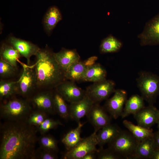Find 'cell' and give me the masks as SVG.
I'll use <instances>...</instances> for the list:
<instances>
[{"instance_id": "7c38bea8", "label": "cell", "mask_w": 159, "mask_h": 159, "mask_svg": "<svg viewBox=\"0 0 159 159\" xmlns=\"http://www.w3.org/2000/svg\"><path fill=\"white\" fill-rule=\"evenodd\" d=\"M7 42L16 49L21 57L26 59L28 65L30 63L31 57L35 56L40 49L36 44L14 36L9 37Z\"/></svg>"}, {"instance_id": "30bf717a", "label": "cell", "mask_w": 159, "mask_h": 159, "mask_svg": "<svg viewBox=\"0 0 159 159\" xmlns=\"http://www.w3.org/2000/svg\"><path fill=\"white\" fill-rule=\"evenodd\" d=\"M113 96L107 99L104 108L112 117L117 119L121 116L127 100V92L122 89L115 90Z\"/></svg>"}, {"instance_id": "8fae6325", "label": "cell", "mask_w": 159, "mask_h": 159, "mask_svg": "<svg viewBox=\"0 0 159 159\" xmlns=\"http://www.w3.org/2000/svg\"><path fill=\"white\" fill-rule=\"evenodd\" d=\"M89 122L97 133L105 126L111 123V117L99 103H95L86 115Z\"/></svg>"}, {"instance_id": "3957f363", "label": "cell", "mask_w": 159, "mask_h": 159, "mask_svg": "<svg viewBox=\"0 0 159 159\" xmlns=\"http://www.w3.org/2000/svg\"><path fill=\"white\" fill-rule=\"evenodd\" d=\"M139 141L130 132L122 130L110 143L109 148L121 158L134 159Z\"/></svg>"}, {"instance_id": "4fadbf2b", "label": "cell", "mask_w": 159, "mask_h": 159, "mask_svg": "<svg viewBox=\"0 0 159 159\" xmlns=\"http://www.w3.org/2000/svg\"><path fill=\"white\" fill-rule=\"evenodd\" d=\"M23 71L19 79L17 82V93L27 96L36 86V79L33 68L22 64Z\"/></svg>"}, {"instance_id": "ffe728a7", "label": "cell", "mask_w": 159, "mask_h": 159, "mask_svg": "<svg viewBox=\"0 0 159 159\" xmlns=\"http://www.w3.org/2000/svg\"><path fill=\"white\" fill-rule=\"evenodd\" d=\"M62 18V14L56 6L50 7L47 11L44 18L43 25L47 33L49 34Z\"/></svg>"}, {"instance_id": "484cf974", "label": "cell", "mask_w": 159, "mask_h": 159, "mask_svg": "<svg viewBox=\"0 0 159 159\" xmlns=\"http://www.w3.org/2000/svg\"><path fill=\"white\" fill-rule=\"evenodd\" d=\"M87 67L80 60L75 62L65 72L66 79L73 82L82 80Z\"/></svg>"}, {"instance_id": "7a4b0ae2", "label": "cell", "mask_w": 159, "mask_h": 159, "mask_svg": "<svg viewBox=\"0 0 159 159\" xmlns=\"http://www.w3.org/2000/svg\"><path fill=\"white\" fill-rule=\"evenodd\" d=\"M33 68L38 88L56 87L66 79L65 72L60 67L54 53L48 47L40 49L35 55Z\"/></svg>"}, {"instance_id": "e575fe53", "label": "cell", "mask_w": 159, "mask_h": 159, "mask_svg": "<svg viewBox=\"0 0 159 159\" xmlns=\"http://www.w3.org/2000/svg\"><path fill=\"white\" fill-rule=\"evenodd\" d=\"M56 153L41 148L40 150H36L34 159H56L58 157Z\"/></svg>"}, {"instance_id": "74e56055", "label": "cell", "mask_w": 159, "mask_h": 159, "mask_svg": "<svg viewBox=\"0 0 159 159\" xmlns=\"http://www.w3.org/2000/svg\"><path fill=\"white\" fill-rule=\"evenodd\" d=\"M96 57L94 56L88 58L84 62L85 64L87 67L91 66L94 64L95 61L97 59Z\"/></svg>"}, {"instance_id": "4316f807", "label": "cell", "mask_w": 159, "mask_h": 159, "mask_svg": "<svg viewBox=\"0 0 159 159\" xmlns=\"http://www.w3.org/2000/svg\"><path fill=\"white\" fill-rule=\"evenodd\" d=\"M122 46V42L116 38L110 35L103 39L100 46L101 53H113L119 51Z\"/></svg>"}, {"instance_id": "8d00e7d4", "label": "cell", "mask_w": 159, "mask_h": 159, "mask_svg": "<svg viewBox=\"0 0 159 159\" xmlns=\"http://www.w3.org/2000/svg\"><path fill=\"white\" fill-rule=\"evenodd\" d=\"M153 138L156 149L159 148V130L154 132Z\"/></svg>"}, {"instance_id": "ba28073f", "label": "cell", "mask_w": 159, "mask_h": 159, "mask_svg": "<svg viewBox=\"0 0 159 159\" xmlns=\"http://www.w3.org/2000/svg\"><path fill=\"white\" fill-rule=\"evenodd\" d=\"M138 37L142 46L159 44V13L147 22Z\"/></svg>"}, {"instance_id": "2e32d148", "label": "cell", "mask_w": 159, "mask_h": 159, "mask_svg": "<svg viewBox=\"0 0 159 159\" xmlns=\"http://www.w3.org/2000/svg\"><path fill=\"white\" fill-rule=\"evenodd\" d=\"M32 102L37 110L52 114L56 112L53 93L51 92H43L37 94L33 97Z\"/></svg>"}, {"instance_id": "f546056e", "label": "cell", "mask_w": 159, "mask_h": 159, "mask_svg": "<svg viewBox=\"0 0 159 159\" xmlns=\"http://www.w3.org/2000/svg\"><path fill=\"white\" fill-rule=\"evenodd\" d=\"M39 141L41 148L55 153L58 151L57 142L52 136L44 135L42 136L39 138Z\"/></svg>"}, {"instance_id": "8992f818", "label": "cell", "mask_w": 159, "mask_h": 159, "mask_svg": "<svg viewBox=\"0 0 159 159\" xmlns=\"http://www.w3.org/2000/svg\"><path fill=\"white\" fill-rule=\"evenodd\" d=\"M115 87L114 82L106 79L94 83L88 86L86 90V94L94 103H99L107 99L110 95L114 92Z\"/></svg>"}, {"instance_id": "44dd1931", "label": "cell", "mask_w": 159, "mask_h": 159, "mask_svg": "<svg viewBox=\"0 0 159 159\" xmlns=\"http://www.w3.org/2000/svg\"><path fill=\"white\" fill-rule=\"evenodd\" d=\"M155 149L153 137L147 138L139 143L134 159H151Z\"/></svg>"}, {"instance_id": "e0dca14e", "label": "cell", "mask_w": 159, "mask_h": 159, "mask_svg": "<svg viewBox=\"0 0 159 159\" xmlns=\"http://www.w3.org/2000/svg\"><path fill=\"white\" fill-rule=\"evenodd\" d=\"M55 58L59 66L65 72L73 64L80 60V57L75 49L62 48L59 51L54 53Z\"/></svg>"}, {"instance_id": "6da1fadb", "label": "cell", "mask_w": 159, "mask_h": 159, "mask_svg": "<svg viewBox=\"0 0 159 159\" xmlns=\"http://www.w3.org/2000/svg\"><path fill=\"white\" fill-rule=\"evenodd\" d=\"M0 159H34L37 130L26 120L8 121L1 127Z\"/></svg>"}, {"instance_id": "603a6c76", "label": "cell", "mask_w": 159, "mask_h": 159, "mask_svg": "<svg viewBox=\"0 0 159 159\" xmlns=\"http://www.w3.org/2000/svg\"><path fill=\"white\" fill-rule=\"evenodd\" d=\"M77 124V126L75 128L69 131L62 139L61 141L67 151L75 147L82 138H81L80 133L84 123H82L80 121Z\"/></svg>"}, {"instance_id": "d4e9b609", "label": "cell", "mask_w": 159, "mask_h": 159, "mask_svg": "<svg viewBox=\"0 0 159 159\" xmlns=\"http://www.w3.org/2000/svg\"><path fill=\"white\" fill-rule=\"evenodd\" d=\"M0 59L17 68V62L21 57L18 51L8 43L2 44L0 49Z\"/></svg>"}, {"instance_id": "277c9868", "label": "cell", "mask_w": 159, "mask_h": 159, "mask_svg": "<svg viewBox=\"0 0 159 159\" xmlns=\"http://www.w3.org/2000/svg\"><path fill=\"white\" fill-rule=\"evenodd\" d=\"M136 81L141 96L149 105H153L159 96V76L151 72L141 71Z\"/></svg>"}, {"instance_id": "7402d4cb", "label": "cell", "mask_w": 159, "mask_h": 159, "mask_svg": "<svg viewBox=\"0 0 159 159\" xmlns=\"http://www.w3.org/2000/svg\"><path fill=\"white\" fill-rule=\"evenodd\" d=\"M143 97L137 94L131 96L127 100L121 115L123 118L131 114L135 115L145 107Z\"/></svg>"}, {"instance_id": "5b68a950", "label": "cell", "mask_w": 159, "mask_h": 159, "mask_svg": "<svg viewBox=\"0 0 159 159\" xmlns=\"http://www.w3.org/2000/svg\"><path fill=\"white\" fill-rule=\"evenodd\" d=\"M31 111V107L27 101L18 99L11 100L0 107L1 116L8 121L26 120Z\"/></svg>"}, {"instance_id": "83f0119b", "label": "cell", "mask_w": 159, "mask_h": 159, "mask_svg": "<svg viewBox=\"0 0 159 159\" xmlns=\"http://www.w3.org/2000/svg\"><path fill=\"white\" fill-rule=\"evenodd\" d=\"M54 106L56 112L64 119L69 117V106L66 101L56 90L53 93Z\"/></svg>"}, {"instance_id": "836d02e7", "label": "cell", "mask_w": 159, "mask_h": 159, "mask_svg": "<svg viewBox=\"0 0 159 159\" xmlns=\"http://www.w3.org/2000/svg\"><path fill=\"white\" fill-rule=\"evenodd\" d=\"M97 159H119L120 157L109 148L104 149L100 147L97 152Z\"/></svg>"}, {"instance_id": "d590c367", "label": "cell", "mask_w": 159, "mask_h": 159, "mask_svg": "<svg viewBox=\"0 0 159 159\" xmlns=\"http://www.w3.org/2000/svg\"><path fill=\"white\" fill-rule=\"evenodd\" d=\"M98 151H92L90 152L85 155L82 159H97V152Z\"/></svg>"}, {"instance_id": "ac0fdd59", "label": "cell", "mask_w": 159, "mask_h": 159, "mask_svg": "<svg viewBox=\"0 0 159 159\" xmlns=\"http://www.w3.org/2000/svg\"><path fill=\"white\" fill-rule=\"evenodd\" d=\"M121 130L116 124L111 123L103 127L97 134L98 145L103 147L105 145L109 144L120 133Z\"/></svg>"}, {"instance_id": "52a82bcc", "label": "cell", "mask_w": 159, "mask_h": 159, "mask_svg": "<svg viewBox=\"0 0 159 159\" xmlns=\"http://www.w3.org/2000/svg\"><path fill=\"white\" fill-rule=\"evenodd\" d=\"M97 133L94 132L89 136L82 138L74 148L67 151L64 155V159H82L86 154L92 151H98Z\"/></svg>"}, {"instance_id": "cb8c5ba5", "label": "cell", "mask_w": 159, "mask_h": 159, "mask_svg": "<svg viewBox=\"0 0 159 159\" xmlns=\"http://www.w3.org/2000/svg\"><path fill=\"white\" fill-rule=\"evenodd\" d=\"M123 124L139 142L153 136L154 132L152 129L145 128L138 125H135L127 120H124Z\"/></svg>"}, {"instance_id": "9a60e30c", "label": "cell", "mask_w": 159, "mask_h": 159, "mask_svg": "<svg viewBox=\"0 0 159 159\" xmlns=\"http://www.w3.org/2000/svg\"><path fill=\"white\" fill-rule=\"evenodd\" d=\"M94 104L86 94L80 101L70 103L69 106V117L78 123L87 115Z\"/></svg>"}, {"instance_id": "5bb4252c", "label": "cell", "mask_w": 159, "mask_h": 159, "mask_svg": "<svg viewBox=\"0 0 159 159\" xmlns=\"http://www.w3.org/2000/svg\"><path fill=\"white\" fill-rule=\"evenodd\" d=\"M159 110L153 105L144 107L134 115L138 125L147 128L157 123Z\"/></svg>"}, {"instance_id": "4dcf8cb0", "label": "cell", "mask_w": 159, "mask_h": 159, "mask_svg": "<svg viewBox=\"0 0 159 159\" xmlns=\"http://www.w3.org/2000/svg\"><path fill=\"white\" fill-rule=\"evenodd\" d=\"M46 113L40 110L31 112L26 121L29 125L38 127L47 118Z\"/></svg>"}, {"instance_id": "d6a6232c", "label": "cell", "mask_w": 159, "mask_h": 159, "mask_svg": "<svg viewBox=\"0 0 159 159\" xmlns=\"http://www.w3.org/2000/svg\"><path fill=\"white\" fill-rule=\"evenodd\" d=\"M16 67L0 59V77L1 78H8L15 73Z\"/></svg>"}, {"instance_id": "9c48e42d", "label": "cell", "mask_w": 159, "mask_h": 159, "mask_svg": "<svg viewBox=\"0 0 159 159\" xmlns=\"http://www.w3.org/2000/svg\"><path fill=\"white\" fill-rule=\"evenodd\" d=\"M56 91L70 103L80 101L86 95V91L77 86L72 81L66 80L58 85L56 87Z\"/></svg>"}, {"instance_id": "1f68e13d", "label": "cell", "mask_w": 159, "mask_h": 159, "mask_svg": "<svg viewBox=\"0 0 159 159\" xmlns=\"http://www.w3.org/2000/svg\"><path fill=\"white\" fill-rule=\"evenodd\" d=\"M61 125H63V124L59 120L47 117L41 125L37 127V128L41 134H44L49 130Z\"/></svg>"}, {"instance_id": "f1b7e54d", "label": "cell", "mask_w": 159, "mask_h": 159, "mask_svg": "<svg viewBox=\"0 0 159 159\" xmlns=\"http://www.w3.org/2000/svg\"><path fill=\"white\" fill-rule=\"evenodd\" d=\"M17 93V82L1 80L0 81V97L1 99L10 97Z\"/></svg>"}, {"instance_id": "f35d334b", "label": "cell", "mask_w": 159, "mask_h": 159, "mask_svg": "<svg viewBox=\"0 0 159 159\" xmlns=\"http://www.w3.org/2000/svg\"><path fill=\"white\" fill-rule=\"evenodd\" d=\"M151 159H159V148L155 149Z\"/></svg>"}, {"instance_id": "d6986e66", "label": "cell", "mask_w": 159, "mask_h": 159, "mask_svg": "<svg viewBox=\"0 0 159 159\" xmlns=\"http://www.w3.org/2000/svg\"><path fill=\"white\" fill-rule=\"evenodd\" d=\"M107 73L105 69L99 63L87 67L82 79L83 81L97 82L106 79Z\"/></svg>"}, {"instance_id": "ab89813d", "label": "cell", "mask_w": 159, "mask_h": 159, "mask_svg": "<svg viewBox=\"0 0 159 159\" xmlns=\"http://www.w3.org/2000/svg\"><path fill=\"white\" fill-rule=\"evenodd\" d=\"M157 124L158 125V130H159V115L158 117Z\"/></svg>"}]
</instances>
